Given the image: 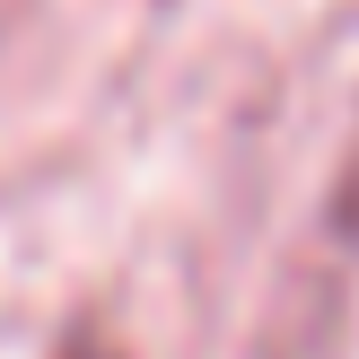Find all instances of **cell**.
Here are the masks:
<instances>
[{"mask_svg": "<svg viewBox=\"0 0 359 359\" xmlns=\"http://www.w3.org/2000/svg\"><path fill=\"white\" fill-rule=\"evenodd\" d=\"M342 228L359 237V175H351V193H342Z\"/></svg>", "mask_w": 359, "mask_h": 359, "instance_id": "1", "label": "cell"}, {"mask_svg": "<svg viewBox=\"0 0 359 359\" xmlns=\"http://www.w3.org/2000/svg\"><path fill=\"white\" fill-rule=\"evenodd\" d=\"M62 359H105V351H97V342H88V333H79V342H70V351H62Z\"/></svg>", "mask_w": 359, "mask_h": 359, "instance_id": "2", "label": "cell"}]
</instances>
